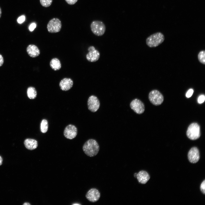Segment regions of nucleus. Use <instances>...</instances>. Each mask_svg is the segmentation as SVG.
Returning <instances> with one entry per match:
<instances>
[{
  "label": "nucleus",
  "mask_w": 205,
  "mask_h": 205,
  "mask_svg": "<svg viewBox=\"0 0 205 205\" xmlns=\"http://www.w3.org/2000/svg\"><path fill=\"white\" fill-rule=\"evenodd\" d=\"M205 99V97L204 95H202L200 96L198 99V101L199 103L201 104L203 103Z\"/></svg>",
  "instance_id": "obj_23"
},
{
  "label": "nucleus",
  "mask_w": 205,
  "mask_h": 205,
  "mask_svg": "<svg viewBox=\"0 0 205 205\" xmlns=\"http://www.w3.org/2000/svg\"><path fill=\"white\" fill-rule=\"evenodd\" d=\"M149 99L152 104L156 106L161 104L164 100L163 95L156 90H152L149 93Z\"/></svg>",
  "instance_id": "obj_5"
},
{
  "label": "nucleus",
  "mask_w": 205,
  "mask_h": 205,
  "mask_svg": "<svg viewBox=\"0 0 205 205\" xmlns=\"http://www.w3.org/2000/svg\"><path fill=\"white\" fill-rule=\"evenodd\" d=\"M40 130L42 133H45L48 131V122L47 120L43 119L40 124Z\"/></svg>",
  "instance_id": "obj_19"
},
{
  "label": "nucleus",
  "mask_w": 205,
  "mask_h": 205,
  "mask_svg": "<svg viewBox=\"0 0 205 205\" xmlns=\"http://www.w3.org/2000/svg\"><path fill=\"white\" fill-rule=\"evenodd\" d=\"M25 20V17L24 16H22L19 17L17 21L19 23L23 22Z\"/></svg>",
  "instance_id": "obj_25"
},
{
  "label": "nucleus",
  "mask_w": 205,
  "mask_h": 205,
  "mask_svg": "<svg viewBox=\"0 0 205 205\" xmlns=\"http://www.w3.org/2000/svg\"><path fill=\"white\" fill-rule=\"evenodd\" d=\"M66 2L70 5H74L77 1L78 0H65Z\"/></svg>",
  "instance_id": "obj_26"
},
{
  "label": "nucleus",
  "mask_w": 205,
  "mask_h": 205,
  "mask_svg": "<svg viewBox=\"0 0 205 205\" xmlns=\"http://www.w3.org/2000/svg\"><path fill=\"white\" fill-rule=\"evenodd\" d=\"M50 66L55 71L59 70L61 67V64L60 60L56 58L52 59L50 62Z\"/></svg>",
  "instance_id": "obj_17"
},
{
  "label": "nucleus",
  "mask_w": 205,
  "mask_h": 205,
  "mask_svg": "<svg viewBox=\"0 0 205 205\" xmlns=\"http://www.w3.org/2000/svg\"><path fill=\"white\" fill-rule=\"evenodd\" d=\"M37 91L35 88L32 87H29L27 90V95L30 99H34L37 96Z\"/></svg>",
  "instance_id": "obj_18"
},
{
  "label": "nucleus",
  "mask_w": 205,
  "mask_h": 205,
  "mask_svg": "<svg viewBox=\"0 0 205 205\" xmlns=\"http://www.w3.org/2000/svg\"><path fill=\"white\" fill-rule=\"evenodd\" d=\"M88 108L93 112L97 111L99 108L100 101L97 97L94 95H91L87 101Z\"/></svg>",
  "instance_id": "obj_8"
},
{
  "label": "nucleus",
  "mask_w": 205,
  "mask_h": 205,
  "mask_svg": "<svg viewBox=\"0 0 205 205\" xmlns=\"http://www.w3.org/2000/svg\"><path fill=\"white\" fill-rule=\"evenodd\" d=\"M200 189L201 192L204 194H205V180L201 183L200 186Z\"/></svg>",
  "instance_id": "obj_22"
},
{
  "label": "nucleus",
  "mask_w": 205,
  "mask_h": 205,
  "mask_svg": "<svg viewBox=\"0 0 205 205\" xmlns=\"http://www.w3.org/2000/svg\"><path fill=\"white\" fill-rule=\"evenodd\" d=\"M186 134L190 140H195L198 139L200 136V126L196 123L191 124L188 128Z\"/></svg>",
  "instance_id": "obj_3"
},
{
  "label": "nucleus",
  "mask_w": 205,
  "mask_h": 205,
  "mask_svg": "<svg viewBox=\"0 0 205 205\" xmlns=\"http://www.w3.org/2000/svg\"><path fill=\"white\" fill-rule=\"evenodd\" d=\"M23 205H31L28 202H25L24 204H23Z\"/></svg>",
  "instance_id": "obj_31"
},
{
  "label": "nucleus",
  "mask_w": 205,
  "mask_h": 205,
  "mask_svg": "<svg viewBox=\"0 0 205 205\" xmlns=\"http://www.w3.org/2000/svg\"><path fill=\"white\" fill-rule=\"evenodd\" d=\"M77 132V128L75 126L69 124L65 128L63 134L66 138L71 140L76 137Z\"/></svg>",
  "instance_id": "obj_9"
},
{
  "label": "nucleus",
  "mask_w": 205,
  "mask_h": 205,
  "mask_svg": "<svg viewBox=\"0 0 205 205\" xmlns=\"http://www.w3.org/2000/svg\"><path fill=\"white\" fill-rule=\"evenodd\" d=\"M198 59L199 62L205 64V51H201L198 55Z\"/></svg>",
  "instance_id": "obj_20"
},
{
  "label": "nucleus",
  "mask_w": 205,
  "mask_h": 205,
  "mask_svg": "<svg viewBox=\"0 0 205 205\" xmlns=\"http://www.w3.org/2000/svg\"><path fill=\"white\" fill-rule=\"evenodd\" d=\"M83 149L87 156L92 157L96 155L99 150V146L95 140L90 139L87 140L83 146Z\"/></svg>",
  "instance_id": "obj_1"
},
{
  "label": "nucleus",
  "mask_w": 205,
  "mask_h": 205,
  "mask_svg": "<svg viewBox=\"0 0 205 205\" xmlns=\"http://www.w3.org/2000/svg\"><path fill=\"white\" fill-rule=\"evenodd\" d=\"M90 27L93 33L98 36L103 35L106 30V27L104 24L99 20L93 21L91 24Z\"/></svg>",
  "instance_id": "obj_4"
},
{
  "label": "nucleus",
  "mask_w": 205,
  "mask_h": 205,
  "mask_svg": "<svg viewBox=\"0 0 205 205\" xmlns=\"http://www.w3.org/2000/svg\"><path fill=\"white\" fill-rule=\"evenodd\" d=\"M1 13H2L1 9V7H0V18H1Z\"/></svg>",
  "instance_id": "obj_32"
},
{
  "label": "nucleus",
  "mask_w": 205,
  "mask_h": 205,
  "mask_svg": "<svg viewBox=\"0 0 205 205\" xmlns=\"http://www.w3.org/2000/svg\"><path fill=\"white\" fill-rule=\"evenodd\" d=\"M164 39L163 34L161 32H158L148 37L146 40V43L149 47H155L163 43Z\"/></svg>",
  "instance_id": "obj_2"
},
{
  "label": "nucleus",
  "mask_w": 205,
  "mask_h": 205,
  "mask_svg": "<svg viewBox=\"0 0 205 205\" xmlns=\"http://www.w3.org/2000/svg\"><path fill=\"white\" fill-rule=\"evenodd\" d=\"M26 51L28 55L32 58L37 57L40 54V51L38 47L33 44L28 45Z\"/></svg>",
  "instance_id": "obj_15"
},
{
  "label": "nucleus",
  "mask_w": 205,
  "mask_h": 205,
  "mask_svg": "<svg viewBox=\"0 0 205 205\" xmlns=\"http://www.w3.org/2000/svg\"><path fill=\"white\" fill-rule=\"evenodd\" d=\"M85 196L87 199L90 202H95L99 199L100 193L97 189L92 188L87 192Z\"/></svg>",
  "instance_id": "obj_11"
},
{
  "label": "nucleus",
  "mask_w": 205,
  "mask_h": 205,
  "mask_svg": "<svg viewBox=\"0 0 205 205\" xmlns=\"http://www.w3.org/2000/svg\"><path fill=\"white\" fill-rule=\"evenodd\" d=\"M100 57V54L97 50L89 52L86 55L87 59L91 62H95L98 60Z\"/></svg>",
  "instance_id": "obj_14"
},
{
  "label": "nucleus",
  "mask_w": 205,
  "mask_h": 205,
  "mask_svg": "<svg viewBox=\"0 0 205 205\" xmlns=\"http://www.w3.org/2000/svg\"><path fill=\"white\" fill-rule=\"evenodd\" d=\"M24 145L27 149L33 150L36 149L38 146L37 141L35 140L27 138L24 142Z\"/></svg>",
  "instance_id": "obj_16"
},
{
  "label": "nucleus",
  "mask_w": 205,
  "mask_h": 205,
  "mask_svg": "<svg viewBox=\"0 0 205 205\" xmlns=\"http://www.w3.org/2000/svg\"><path fill=\"white\" fill-rule=\"evenodd\" d=\"M134 176L137 178L138 182L142 184H146L150 178L148 173L143 170L140 171L137 174L135 173Z\"/></svg>",
  "instance_id": "obj_12"
},
{
  "label": "nucleus",
  "mask_w": 205,
  "mask_h": 205,
  "mask_svg": "<svg viewBox=\"0 0 205 205\" xmlns=\"http://www.w3.org/2000/svg\"><path fill=\"white\" fill-rule=\"evenodd\" d=\"M36 27V24L35 23H32L30 24L29 27V30L30 31H32Z\"/></svg>",
  "instance_id": "obj_27"
},
{
  "label": "nucleus",
  "mask_w": 205,
  "mask_h": 205,
  "mask_svg": "<svg viewBox=\"0 0 205 205\" xmlns=\"http://www.w3.org/2000/svg\"><path fill=\"white\" fill-rule=\"evenodd\" d=\"M73 85V81L71 78H65L61 81L59 86L62 90L67 91L71 88Z\"/></svg>",
  "instance_id": "obj_13"
},
{
  "label": "nucleus",
  "mask_w": 205,
  "mask_h": 205,
  "mask_svg": "<svg viewBox=\"0 0 205 205\" xmlns=\"http://www.w3.org/2000/svg\"><path fill=\"white\" fill-rule=\"evenodd\" d=\"M188 157L189 161L192 163H195L198 162L200 157L198 149L196 147H192L188 152Z\"/></svg>",
  "instance_id": "obj_10"
},
{
  "label": "nucleus",
  "mask_w": 205,
  "mask_h": 205,
  "mask_svg": "<svg viewBox=\"0 0 205 205\" xmlns=\"http://www.w3.org/2000/svg\"><path fill=\"white\" fill-rule=\"evenodd\" d=\"M131 108L138 114L143 113L145 110L144 103L140 100L136 99L132 100L130 104Z\"/></svg>",
  "instance_id": "obj_7"
},
{
  "label": "nucleus",
  "mask_w": 205,
  "mask_h": 205,
  "mask_svg": "<svg viewBox=\"0 0 205 205\" xmlns=\"http://www.w3.org/2000/svg\"><path fill=\"white\" fill-rule=\"evenodd\" d=\"M41 5L44 7L50 6L51 4L52 0H40Z\"/></svg>",
  "instance_id": "obj_21"
},
{
  "label": "nucleus",
  "mask_w": 205,
  "mask_h": 205,
  "mask_svg": "<svg viewBox=\"0 0 205 205\" xmlns=\"http://www.w3.org/2000/svg\"><path fill=\"white\" fill-rule=\"evenodd\" d=\"M95 49V48L93 46H92L89 47L88 49L89 52Z\"/></svg>",
  "instance_id": "obj_29"
},
{
  "label": "nucleus",
  "mask_w": 205,
  "mask_h": 205,
  "mask_svg": "<svg viewBox=\"0 0 205 205\" xmlns=\"http://www.w3.org/2000/svg\"><path fill=\"white\" fill-rule=\"evenodd\" d=\"M3 159L2 157L0 156V166L1 165L2 163Z\"/></svg>",
  "instance_id": "obj_30"
},
{
  "label": "nucleus",
  "mask_w": 205,
  "mask_h": 205,
  "mask_svg": "<svg viewBox=\"0 0 205 205\" xmlns=\"http://www.w3.org/2000/svg\"><path fill=\"white\" fill-rule=\"evenodd\" d=\"M4 62V59L2 56L0 54V67L1 66Z\"/></svg>",
  "instance_id": "obj_28"
},
{
  "label": "nucleus",
  "mask_w": 205,
  "mask_h": 205,
  "mask_svg": "<svg viewBox=\"0 0 205 205\" xmlns=\"http://www.w3.org/2000/svg\"><path fill=\"white\" fill-rule=\"evenodd\" d=\"M62 26L60 20L57 18H54L49 21L47 28L49 32L56 33L60 31Z\"/></svg>",
  "instance_id": "obj_6"
},
{
  "label": "nucleus",
  "mask_w": 205,
  "mask_h": 205,
  "mask_svg": "<svg viewBox=\"0 0 205 205\" xmlns=\"http://www.w3.org/2000/svg\"><path fill=\"white\" fill-rule=\"evenodd\" d=\"M193 92V90L192 89H190L186 93V97L188 98L192 96Z\"/></svg>",
  "instance_id": "obj_24"
}]
</instances>
